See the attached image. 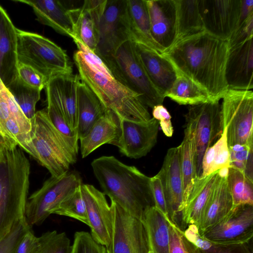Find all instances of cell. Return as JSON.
I'll return each instance as SVG.
<instances>
[{
  "mask_svg": "<svg viewBox=\"0 0 253 253\" xmlns=\"http://www.w3.org/2000/svg\"><path fill=\"white\" fill-rule=\"evenodd\" d=\"M228 42L205 31L184 38L161 54L172 65L194 81L219 102L227 90L225 71Z\"/></svg>",
  "mask_w": 253,
  "mask_h": 253,
  "instance_id": "obj_1",
  "label": "cell"
},
{
  "mask_svg": "<svg viewBox=\"0 0 253 253\" xmlns=\"http://www.w3.org/2000/svg\"><path fill=\"white\" fill-rule=\"evenodd\" d=\"M74 60L81 80L97 96L108 110L121 120L147 122L148 107L141 96L126 85L107 64L78 41Z\"/></svg>",
  "mask_w": 253,
  "mask_h": 253,
  "instance_id": "obj_2",
  "label": "cell"
},
{
  "mask_svg": "<svg viewBox=\"0 0 253 253\" xmlns=\"http://www.w3.org/2000/svg\"><path fill=\"white\" fill-rule=\"evenodd\" d=\"M91 165L103 193L129 214L143 220L146 210L154 206L150 177L112 156L96 158Z\"/></svg>",
  "mask_w": 253,
  "mask_h": 253,
  "instance_id": "obj_3",
  "label": "cell"
},
{
  "mask_svg": "<svg viewBox=\"0 0 253 253\" xmlns=\"http://www.w3.org/2000/svg\"><path fill=\"white\" fill-rule=\"evenodd\" d=\"M30 164L18 146L3 148L0 161V240L25 217Z\"/></svg>",
  "mask_w": 253,
  "mask_h": 253,
  "instance_id": "obj_4",
  "label": "cell"
},
{
  "mask_svg": "<svg viewBox=\"0 0 253 253\" xmlns=\"http://www.w3.org/2000/svg\"><path fill=\"white\" fill-rule=\"evenodd\" d=\"M31 122L29 152L51 176L58 177L69 171L77 156L51 122L46 108L36 112Z\"/></svg>",
  "mask_w": 253,
  "mask_h": 253,
  "instance_id": "obj_5",
  "label": "cell"
},
{
  "mask_svg": "<svg viewBox=\"0 0 253 253\" xmlns=\"http://www.w3.org/2000/svg\"><path fill=\"white\" fill-rule=\"evenodd\" d=\"M18 62L29 65L48 81L60 75L73 72L66 51L39 34L17 28Z\"/></svg>",
  "mask_w": 253,
  "mask_h": 253,
  "instance_id": "obj_6",
  "label": "cell"
},
{
  "mask_svg": "<svg viewBox=\"0 0 253 253\" xmlns=\"http://www.w3.org/2000/svg\"><path fill=\"white\" fill-rule=\"evenodd\" d=\"M184 134L189 139L197 178L202 172V163L207 150L221 136L223 131L219 102L208 101L189 106L185 116Z\"/></svg>",
  "mask_w": 253,
  "mask_h": 253,
  "instance_id": "obj_7",
  "label": "cell"
},
{
  "mask_svg": "<svg viewBox=\"0 0 253 253\" xmlns=\"http://www.w3.org/2000/svg\"><path fill=\"white\" fill-rule=\"evenodd\" d=\"M103 60L126 85L140 95L148 107L152 109L163 104L165 97L150 80L132 41L125 42L112 55Z\"/></svg>",
  "mask_w": 253,
  "mask_h": 253,
  "instance_id": "obj_8",
  "label": "cell"
},
{
  "mask_svg": "<svg viewBox=\"0 0 253 253\" xmlns=\"http://www.w3.org/2000/svg\"><path fill=\"white\" fill-rule=\"evenodd\" d=\"M221 104L223 128L228 146H253V92L228 89Z\"/></svg>",
  "mask_w": 253,
  "mask_h": 253,
  "instance_id": "obj_9",
  "label": "cell"
},
{
  "mask_svg": "<svg viewBox=\"0 0 253 253\" xmlns=\"http://www.w3.org/2000/svg\"><path fill=\"white\" fill-rule=\"evenodd\" d=\"M82 184L80 176L73 172L47 179L28 198L25 217L29 225L42 224L61 202Z\"/></svg>",
  "mask_w": 253,
  "mask_h": 253,
  "instance_id": "obj_10",
  "label": "cell"
},
{
  "mask_svg": "<svg viewBox=\"0 0 253 253\" xmlns=\"http://www.w3.org/2000/svg\"><path fill=\"white\" fill-rule=\"evenodd\" d=\"M113 228L107 253H148L150 250L144 221L111 201Z\"/></svg>",
  "mask_w": 253,
  "mask_h": 253,
  "instance_id": "obj_11",
  "label": "cell"
},
{
  "mask_svg": "<svg viewBox=\"0 0 253 253\" xmlns=\"http://www.w3.org/2000/svg\"><path fill=\"white\" fill-rule=\"evenodd\" d=\"M129 40L126 0H106L98 24L95 53L102 59L112 55Z\"/></svg>",
  "mask_w": 253,
  "mask_h": 253,
  "instance_id": "obj_12",
  "label": "cell"
},
{
  "mask_svg": "<svg viewBox=\"0 0 253 253\" xmlns=\"http://www.w3.org/2000/svg\"><path fill=\"white\" fill-rule=\"evenodd\" d=\"M202 236L217 244L248 242L253 237V205L235 206L222 219L205 231Z\"/></svg>",
  "mask_w": 253,
  "mask_h": 253,
  "instance_id": "obj_13",
  "label": "cell"
},
{
  "mask_svg": "<svg viewBox=\"0 0 253 253\" xmlns=\"http://www.w3.org/2000/svg\"><path fill=\"white\" fill-rule=\"evenodd\" d=\"M205 31L228 41L237 28L241 12V0H198Z\"/></svg>",
  "mask_w": 253,
  "mask_h": 253,
  "instance_id": "obj_14",
  "label": "cell"
},
{
  "mask_svg": "<svg viewBox=\"0 0 253 253\" xmlns=\"http://www.w3.org/2000/svg\"><path fill=\"white\" fill-rule=\"evenodd\" d=\"M181 154L180 144L169 148L158 172L164 188L168 217L178 227L179 221L182 224L183 202Z\"/></svg>",
  "mask_w": 253,
  "mask_h": 253,
  "instance_id": "obj_15",
  "label": "cell"
},
{
  "mask_svg": "<svg viewBox=\"0 0 253 253\" xmlns=\"http://www.w3.org/2000/svg\"><path fill=\"white\" fill-rule=\"evenodd\" d=\"M159 126L153 117L147 122L121 120L120 136L115 146L127 157H144L157 143Z\"/></svg>",
  "mask_w": 253,
  "mask_h": 253,
  "instance_id": "obj_16",
  "label": "cell"
},
{
  "mask_svg": "<svg viewBox=\"0 0 253 253\" xmlns=\"http://www.w3.org/2000/svg\"><path fill=\"white\" fill-rule=\"evenodd\" d=\"M81 187L90 234L96 242L107 247L110 242L113 228L111 206L105 195L94 186L82 184Z\"/></svg>",
  "mask_w": 253,
  "mask_h": 253,
  "instance_id": "obj_17",
  "label": "cell"
},
{
  "mask_svg": "<svg viewBox=\"0 0 253 253\" xmlns=\"http://www.w3.org/2000/svg\"><path fill=\"white\" fill-rule=\"evenodd\" d=\"M106 0H86L77 8L70 9L74 24V41L95 52L98 24Z\"/></svg>",
  "mask_w": 253,
  "mask_h": 253,
  "instance_id": "obj_18",
  "label": "cell"
},
{
  "mask_svg": "<svg viewBox=\"0 0 253 253\" xmlns=\"http://www.w3.org/2000/svg\"><path fill=\"white\" fill-rule=\"evenodd\" d=\"M225 77L229 89L253 88V40L229 48Z\"/></svg>",
  "mask_w": 253,
  "mask_h": 253,
  "instance_id": "obj_19",
  "label": "cell"
},
{
  "mask_svg": "<svg viewBox=\"0 0 253 253\" xmlns=\"http://www.w3.org/2000/svg\"><path fill=\"white\" fill-rule=\"evenodd\" d=\"M146 2L151 36L164 52L172 46L174 40L175 8L174 0H146Z\"/></svg>",
  "mask_w": 253,
  "mask_h": 253,
  "instance_id": "obj_20",
  "label": "cell"
},
{
  "mask_svg": "<svg viewBox=\"0 0 253 253\" xmlns=\"http://www.w3.org/2000/svg\"><path fill=\"white\" fill-rule=\"evenodd\" d=\"M17 28L0 5V78L5 87L18 77Z\"/></svg>",
  "mask_w": 253,
  "mask_h": 253,
  "instance_id": "obj_21",
  "label": "cell"
},
{
  "mask_svg": "<svg viewBox=\"0 0 253 253\" xmlns=\"http://www.w3.org/2000/svg\"><path fill=\"white\" fill-rule=\"evenodd\" d=\"M30 5L38 20L48 26L60 34L72 39L74 37V24L71 13L65 4L58 0H15Z\"/></svg>",
  "mask_w": 253,
  "mask_h": 253,
  "instance_id": "obj_22",
  "label": "cell"
},
{
  "mask_svg": "<svg viewBox=\"0 0 253 253\" xmlns=\"http://www.w3.org/2000/svg\"><path fill=\"white\" fill-rule=\"evenodd\" d=\"M121 119L113 112L108 110L92 125L86 135L80 139L83 158L105 144L116 145L121 133Z\"/></svg>",
  "mask_w": 253,
  "mask_h": 253,
  "instance_id": "obj_23",
  "label": "cell"
},
{
  "mask_svg": "<svg viewBox=\"0 0 253 253\" xmlns=\"http://www.w3.org/2000/svg\"><path fill=\"white\" fill-rule=\"evenodd\" d=\"M133 42L136 53L150 80L165 98L175 79L173 66L159 52L143 44Z\"/></svg>",
  "mask_w": 253,
  "mask_h": 253,
  "instance_id": "obj_24",
  "label": "cell"
},
{
  "mask_svg": "<svg viewBox=\"0 0 253 253\" xmlns=\"http://www.w3.org/2000/svg\"><path fill=\"white\" fill-rule=\"evenodd\" d=\"M227 177L220 176L218 173L217 181L198 225L201 235L222 219L234 207Z\"/></svg>",
  "mask_w": 253,
  "mask_h": 253,
  "instance_id": "obj_25",
  "label": "cell"
},
{
  "mask_svg": "<svg viewBox=\"0 0 253 253\" xmlns=\"http://www.w3.org/2000/svg\"><path fill=\"white\" fill-rule=\"evenodd\" d=\"M77 128L79 140L84 137L92 125L107 110L92 91L81 79L77 87Z\"/></svg>",
  "mask_w": 253,
  "mask_h": 253,
  "instance_id": "obj_26",
  "label": "cell"
},
{
  "mask_svg": "<svg viewBox=\"0 0 253 253\" xmlns=\"http://www.w3.org/2000/svg\"><path fill=\"white\" fill-rule=\"evenodd\" d=\"M218 171L196 179L182 215V225H198L218 178Z\"/></svg>",
  "mask_w": 253,
  "mask_h": 253,
  "instance_id": "obj_27",
  "label": "cell"
},
{
  "mask_svg": "<svg viewBox=\"0 0 253 253\" xmlns=\"http://www.w3.org/2000/svg\"><path fill=\"white\" fill-rule=\"evenodd\" d=\"M129 40L163 52L153 39L150 33L149 14L146 0H126Z\"/></svg>",
  "mask_w": 253,
  "mask_h": 253,
  "instance_id": "obj_28",
  "label": "cell"
},
{
  "mask_svg": "<svg viewBox=\"0 0 253 253\" xmlns=\"http://www.w3.org/2000/svg\"><path fill=\"white\" fill-rule=\"evenodd\" d=\"M79 75L69 73L50 78L48 81L53 86L58 97L64 116L71 128L77 131V87Z\"/></svg>",
  "mask_w": 253,
  "mask_h": 253,
  "instance_id": "obj_29",
  "label": "cell"
},
{
  "mask_svg": "<svg viewBox=\"0 0 253 253\" xmlns=\"http://www.w3.org/2000/svg\"><path fill=\"white\" fill-rule=\"evenodd\" d=\"M173 0L175 8V26L172 46L184 38L205 31L198 0Z\"/></svg>",
  "mask_w": 253,
  "mask_h": 253,
  "instance_id": "obj_30",
  "label": "cell"
},
{
  "mask_svg": "<svg viewBox=\"0 0 253 253\" xmlns=\"http://www.w3.org/2000/svg\"><path fill=\"white\" fill-rule=\"evenodd\" d=\"M169 218L154 206L146 210L143 221L154 253H169Z\"/></svg>",
  "mask_w": 253,
  "mask_h": 253,
  "instance_id": "obj_31",
  "label": "cell"
},
{
  "mask_svg": "<svg viewBox=\"0 0 253 253\" xmlns=\"http://www.w3.org/2000/svg\"><path fill=\"white\" fill-rule=\"evenodd\" d=\"M172 66L175 72V79L165 97L169 98L179 105L189 106L210 101L208 93L203 88Z\"/></svg>",
  "mask_w": 253,
  "mask_h": 253,
  "instance_id": "obj_32",
  "label": "cell"
},
{
  "mask_svg": "<svg viewBox=\"0 0 253 253\" xmlns=\"http://www.w3.org/2000/svg\"><path fill=\"white\" fill-rule=\"evenodd\" d=\"M48 116L56 129L73 153L78 156L79 151L78 137L76 131L72 129L64 116L57 94L52 85L47 82L45 87Z\"/></svg>",
  "mask_w": 253,
  "mask_h": 253,
  "instance_id": "obj_33",
  "label": "cell"
},
{
  "mask_svg": "<svg viewBox=\"0 0 253 253\" xmlns=\"http://www.w3.org/2000/svg\"><path fill=\"white\" fill-rule=\"evenodd\" d=\"M225 168H230V153L226 130L223 128L221 137L207 150L204 155L199 178L205 177Z\"/></svg>",
  "mask_w": 253,
  "mask_h": 253,
  "instance_id": "obj_34",
  "label": "cell"
},
{
  "mask_svg": "<svg viewBox=\"0 0 253 253\" xmlns=\"http://www.w3.org/2000/svg\"><path fill=\"white\" fill-rule=\"evenodd\" d=\"M25 116L30 121L36 114V105L41 98V90L24 84L18 77L6 87Z\"/></svg>",
  "mask_w": 253,
  "mask_h": 253,
  "instance_id": "obj_35",
  "label": "cell"
},
{
  "mask_svg": "<svg viewBox=\"0 0 253 253\" xmlns=\"http://www.w3.org/2000/svg\"><path fill=\"white\" fill-rule=\"evenodd\" d=\"M227 181L234 207L253 205V181L241 171L232 167L229 168Z\"/></svg>",
  "mask_w": 253,
  "mask_h": 253,
  "instance_id": "obj_36",
  "label": "cell"
},
{
  "mask_svg": "<svg viewBox=\"0 0 253 253\" xmlns=\"http://www.w3.org/2000/svg\"><path fill=\"white\" fill-rule=\"evenodd\" d=\"M180 145L181 148V170L183 186V211L195 181L197 179V176L190 142L186 135L184 134Z\"/></svg>",
  "mask_w": 253,
  "mask_h": 253,
  "instance_id": "obj_37",
  "label": "cell"
},
{
  "mask_svg": "<svg viewBox=\"0 0 253 253\" xmlns=\"http://www.w3.org/2000/svg\"><path fill=\"white\" fill-rule=\"evenodd\" d=\"M81 187V185L65 198L54 211L53 214L68 216L88 225Z\"/></svg>",
  "mask_w": 253,
  "mask_h": 253,
  "instance_id": "obj_38",
  "label": "cell"
},
{
  "mask_svg": "<svg viewBox=\"0 0 253 253\" xmlns=\"http://www.w3.org/2000/svg\"><path fill=\"white\" fill-rule=\"evenodd\" d=\"M228 147L230 167L241 171L253 181V146L236 144Z\"/></svg>",
  "mask_w": 253,
  "mask_h": 253,
  "instance_id": "obj_39",
  "label": "cell"
},
{
  "mask_svg": "<svg viewBox=\"0 0 253 253\" xmlns=\"http://www.w3.org/2000/svg\"><path fill=\"white\" fill-rule=\"evenodd\" d=\"M39 237L40 247L37 253H71L70 240L65 232L47 231Z\"/></svg>",
  "mask_w": 253,
  "mask_h": 253,
  "instance_id": "obj_40",
  "label": "cell"
},
{
  "mask_svg": "<svg viewBox=\"0 0 253 253\" xmlns=\"http://www.w3.org/2000/svg\"><path fill=\"white\" fill-rule=\"evenodd\" d=\"M169 253H202L201 251L185 237L184 231L169 220Z\"/></svg>",
  "mask_w": 253,
  "mask_h": 253,
  "instance_id": "obj_41",
  "label": "cell"
},
{
  "mask_svg": "<svg viewBox=\"0 0 253 253\" xmlns=\"http://www.w3.org/2000/svg\"><path fill=\"white\" fill-rule=\"evenodd\" d=\"M32 227L26 218L17 222L11 230L0 240V253H15L21 240Z\"/></svg>",
  "mask_w": 253,
  "mask_h": 253,
  "instance_id": "obj_42",
  "label": "cell"
},
{
  "mask_svg": "<svg viewBox=\"0 0 253 253\" xmlns=\"http://www.w3.org/2000/svg\"><path fill=\"white\" fill-rule=\"evenodd\" d=\"M71 253H107L106 247L98 243L91 234L77 231L74 234Z\"/></svg>",
  "mask_w": 253,
  "mask_h": 253,
  "instance_id": "obj_43",
  "label": "cell"
},
{
  "mask_svg": "<svg viewBox=\"0 0 253 253\" xmlns=\"http://www.w3.org/2000/svg\"><path fill=\"white\" fill-rule=\"evenodd\" d=\"M17 72L19 78L26 84L42 90L48 82L47 79L33 67L18 62Z\"/></svg>",
  "mask_w": 253,
  "mask_h": 253,
  "instance_id": "obj_44",
  "label": "cell"
},
{
  "mask_svg": "<svg viewBox=\"0 0 253 253\" xmlns=\"http://www.w3.org/2000/svg\"><path fill=\"white\" fill-rule=\"evenodd\" d=\"M253 37V14L238 26L228 40L229 48L240 44Z\"/></svg>",
  "mask_w": 253,
  "mask_h": 253,
  "instance_id": "obj_45",
  "label": "cell"
},
{
  "mask_svg": "<svg viewBox=\"0 0 253 253\" xmlns=\"http://www.w3.org/2000/svg\"><path fill=\"white\" fill-rule=\"evenodd\" d=\"M150 185L154 201V207L168 216L166 198L160 175L159 173L150 177Z\"/></svg>",
  "mask_w": 253,
  "mask_h": 253,
  "instance_id": "obj_46",
  "label": "cell"
},
{
  "mask_svg": "<svg viewBox=\"0 0 253 253\" xmlns=\"http://www.w3.org/2000/svg\"><path fill=\"white\" fill-rule=\"evenodd\" d=\"M252 241L238 244H214L209 250L201 251L202 253H253Z\"/></svg>",
  "mask_w": 253,
  "mask_h": 253,
  "instance_id": "obj_47",
  "label": "cell"
},
{
  "mask_svg": "<svg viewBox=\"0 0 253 253\" xmlns=\"http://www.w3.org/2000/svg\"><path fill=\"white\" fill-rule=\"evenodd\" d=\"M153 118L159 121V125L164 133L168 137H171L173 132L171 117L163 104L155 106L152 108Z\"/></svg>",
  "mask_w": 253,
  "mask_h": 253,
  "instance_id": "obj_48",
  "label": "cell"
},
{
  "mask_svg": "<svg viewBox=\"0 0 253 253\" xmlns=\"http://www.w3.org/2000/svg\"><path fill=\"white\" fill-rule=\"evenodd\" d=\"M183 231L186 238L201 251L208 250L214 244L202 236L195 224H189Z\"/></svg>",
  "mask_w": 253,
  "mask_h": 253,
  "instance_id": "obj_49",
  "label": "cell"
},
{
  "mask_svg": "<svg viewBox=\"0 0 253 253\" xmlns=\"http://www.w3.org/2000/svg\"><path fill=\"white\" fill-rule=\"evenodd\" d=\"M39 247V237L36 236L32 229H31L25 234L21 240L15 253H37Z\"/></svg>",
  "mask_w": 253,
  "mask_h": 253,
  "instance_id": "obj_50",
  "label": "cell"
},
{
  "mask_svg": "<svg viewBox=\"0 0 253 253\" xmlns=\"http://www.w3.org/2000/svg\"><path fill=\"white\" fill-rule=\"evenodd\" d=\"M253 14V0H241V12L239 25Z\"/></svg>",
  "mask_w": 253,
  "mask_h": 253,
  "instance_id": "obj_51",
  "label": "cell"
},
{
  "mask_svg": "<svg viewBox=\"0 0 253 253\" xmlns=\"http://www.w3.org/2000/svg\"><path fill=\"white\" fill-rule=\"evenodd\" d=\"M0 146L2 147L7 149H13L18 146L7 140L0 133Z\"/></svg>",
  "mask_w": 253,
  "mask_h": 253,
  "instance_id": "obj_52",
  "label": "cell"
},
{
  "mask_svg": "<svg viewBox=\"0 0 253 253\" xmlns=\"http://www.w3.org/2000/svg\"><path fill=\"white\" fill-rule=\"evenodd\" d=\"M0 133L7 140L17 145L16 143L10 137L7 132L0 123Z\"/></svg>",
  "mask_w": 253,
  "mask_h": 253,
  "instance_id": "obj_53",
  "label": "cell"
},
{
  "mask_svg": "<svg viewBox=\"0 0 253 253\" xmlns=\"http://www.w3.org/2000/svg\"><path fill=\"white\" fill-rule=\"evenodd\" d=\"M5 86L3 84V83L2 82L0 78V91L2 90L3 88H4Z\"/></svg>",
  "mask_w": 253,
  "mask_h": 253,
  "instance_id": "obj_54",
  "label": "cell"
},
{
  "mask_svg": "<svg viewBox=\"0 0 253 253\" xmlns=\"http://www.w3.org/2000/svg\"><path fill=\"white\" fill-rule=\"evenodd\" d=\"M3 148L0 146V161L3 155Z\"/></svg>",
  "mask_w": 253,
  "mask_h": 253,
  "instance_id": "obj_55",
  "label": "cell"
},
{
  "mask_svg": "<svg viewBox=\"0 0 253 253\" xmlns=\"http://www.w3.org/2000/svg\"><path fill=\"white\" fill-rule=\"evenodd\" d=\"M148 253H154L153 252V251H151V250H150L149 251V252H148Z\"/></svg>",
  "mask_w": 253,
  "mask_h": 253,
  "instance_id": "obj_56",
  "label": "cell"
}]
</instances>
